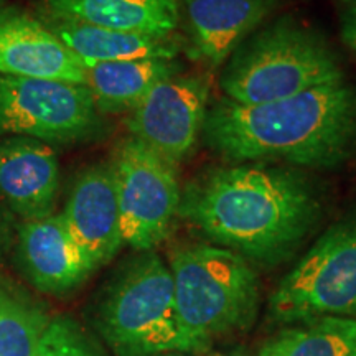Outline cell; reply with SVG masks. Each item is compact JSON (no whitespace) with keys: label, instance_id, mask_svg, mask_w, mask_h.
Returning a JSON list of instances; mask_svg holds the SVG:
<instances>
[{"label":"cell","instance_id":"cell-1","mask_svg":"<svg viewBox=\"0 0 356 356\" xmlns=\"http://www.w3.org/2000/svg\"><path fill=\"white\" fill-rule=\"evenodd\" d=\"M320 211L317 191L304 173L249 162L195 178L181 193L178 213L221 248L275 266L300 248Z\"/></svg>","mask_w":356,"mask_h":356},{"label":"cell","instance_id":"cell-2","mask_svg":"<svg viewBox=\"0 0 356 356\" xmlns=\"http://www.w3.org/2000/svg\"><path fill=\"white\" fill-rule=\"evenodd\" d=\"M202 132L234 163L330 168L356 144V92L341 81L262 104L221 99L208 108Z\"/></svg>","mask_w":356,"mask_h":356},{"label":"cell","instance_id":"cell-3","mask_svg":"<svg viewBox=\"0 0 356 356\" xmlns=\"http://www.w3.org/2000/svg\"><path fill=\"white\" fill-rule=\"evenodd\" d=\"M168 267L190 353H204L216 338L254 323L261 284L243 256L221 246L184 244L170 252Z\"/></svg>","mask_w":356,"mask_h":356},{"label":"cell","instance_id":"cell-4","mask_svg":"<svg viewBox=\"0 0 356 356\" xmlns=\"http://www.w3.org/2000/svg\"><path fill=\"white\" fill-rule=\"evenodd\" d=\"M343 81L335 51L318 33L291 17L248 37L221 76L226 99L262 104Z\"/></svg>","mask_w":356,"mask_h":356},{"label":"cell","instance_id":"cell-5","mask_svg":"<svg viewBox=\"0 0 356 356\" xmlns=\"http://www.w3.org/2000/svg\"><path fill=\"white\" fill-rule=\"evenodd\" d=\"M96 325L115 356L190 353L177 314L172 270L154 251L140 252L115 274Z\"/></svg>","mask_w":356,"mask_h":356},{"label":"cell","instance_id":"cell-6","mask_svg":"<svg viewBox=\"0 0 356 356\" xmlns=\"http://www.w3.org/2000/svg\"><path fill=\"white\" fill-rule=\"evenodd\" d=\"M279 323L356 314V225L333 226L279 282L269 299Z\"/></svg>","mask_w":356,"mask_h":356},{"label":"cell","instance_id":"cell-7","mask_svg":"<svg viewBox=\"0 0 356 356\" xmlns=\"http://www.w3.org/2000/svg\"><path fill=\"white\" fill-rule=\"evenodd\" d=\"M104 132V119L83 84L0 74V137L86 142Z\"/></svg>","mask_w":356,"mask_h":356},{"label":"cell","instance_id":"cell-8","mask_svg":"<svg viewBox=\"0 0 356 356\" xmlns=\"http://www.w3.org/2000/svg\"><path fill=\"white\" fill-rule=\"evenodd\" d=\"M122 243L152 251L168 238L180 211L181 191L175 165L140 140L127 137L115 147L113 162Z\"/></svg>","mask_w":356,"mask_h":356},{"label":"cell","instance_id":"cell-9","mask_svg":"<svg viewBox=\"0 0 356 356\" xmlns=\"http://www.w3.org/2000/svg\"><path fill=\"white\" fill-rule=\"evenodd\" d=\"M210 83L203 76L177 73L159 81L129 113L131 137L172 165L188 157L202 134Z\"/></svg>","mask_w":356,"mask_h":356},{"label":"cell","instance_id":"cell-10","mask_svg":"<svg viewBox=\"0 0 356 356\" xmlns=\"http://www.w3.org/2000/svg\"><path fill=\"white\" fill-rule=\"evenodd\" d=\"M61 216L92 269L118 254L124 243L111 163H95L74 177Z\"/></svg>","mask_w":356,"mask_h":356},{"label":"cell","instance_id":"cell-11","mask_svg":"<svg viewBox=\"0 0 356 356\" xmlns=\"http://www.w3.org/2000/svg\"><path fill=\"white\" fill-rule=\"evenodd\" d=\"M0 74L86 86L83 61L43 20L7 8L0 15Z\"/></svg>","mask_w":356,"mask_h":356},{"label":"cell","instance_id":"cell-12","mask_svg":"<svg viewBox=\"0 0 356 356\" xmlns=\"http://www.w3.org/2000/svg\"><path fill=\"white\" fill-rule=\"evenodd\" d=\"M60 191V162L47 142L0 139V198L25 221L53 215Z\"/></svg>","mask_w":356,"mask_h":356},{"label":"cell","instance_id":"cell-13","mask_svg":"<svg viewBox=\"0 0 356 356\" xmlns=\"http://www.w3.org/2000/svg\"><path fill=\"white\" fill-rule=\"evenodd\" d=\"M17 252L26 279L38 291L51 296L74 291L95 270L71 236L61 213L25 221L19 229Z\"/></svg>","mask_w":356,"mask_h":356},{"label":"cell","instance_id":"cell-14","mask_svg":"<svg viewBox=\"0 0 356 356\" xmlns=\"http://www.w3.org/2000/svg\"><path fill=\"white\" fill-rule=\"evenodd\" d=\"M277 7L279 0H184L190 56L218 68Z\"/></svg>","mask_w":356,"mask_h":356},{"label":"cell","instance_id":"cell-15","mask_svg":"<svg viewBox=\"0 0 356 356\" xmlns=\"http://www.w3.org/2000/svg\"><path fill=\"white\" fill-rule=\"evenodd\" d=\"M48 17L99 29L172 37L181 19L180 0H43Z\"/></svg>","mask_w":356,"mask_h":356},{"label":"cell","instance_id":"cell-16","mask_svg":"<svg viewBox=\"0 0 356 356\" xmlns=\"http://www.w3.org/2000/svg\"><path fill=\"white\" fill-rule=\"evenodd\" d=\"M43 22L84 63L175 60L180 51V43L172 37L118 32L48 15Z\"/></svg>","mask_w":356,"mask_h":356},{"label":"cell","instance_id":"cell-17","mask_svg":"<svg viewBox=\"0 0 356 356\" xmlns=\"http://www.w3.org/2000/svg\"><path fill=\"white\" fill-rule=\"evenodd\" d=\"M86 88L101 114L131 113L162 79L180 73L175 60L84 63Z\"/></svg>","mask_w":356,"mask_h":356},{"label":"cell","instance_id":"cell-18","mask_svg":"<svg viewBox=\"0 0 356 356\" xmlns=\"http://www.w3.org/2000/svg\"><path fill=\"white\" fill-rule=\"evenodd\" d=\"M257 356H356V318L323 317L280 330Z\"/></svg>","mask_w":356,"mask_h":356},{"label":"cell","instance_id":"cell-19","mask_svg":"<svg viewBox=\"0 0 356 356\" xmlns=\"http://www.w3.org/2000/svg\"><path fill=\"white\" fill-rule=\"evenodd\" d=\"M50 318L0 282V356H35Z\"/></svg>","mask_w":356,"mask_h":356},{"label":"cell","instance_id":"cell-20","mask_svg":"<svg viewBox=\"0 0 356 356\" xmlns=\"http://www.w3.org/2000/svg\"><path fill=\"white\" fill-rule=\"evenodd\" d=\"M35 356H102L95 341L68 317L50 320Z\"/></svg>","mask_w":356,"mask_h":356},{"label":"cell","instance_id":"cell-21","mask_svg":"<svg viewBox=\"0 0 356 356\" xmlns=\"http://www.w3.org/2000/svg\"><path fill=\"white\" fill-rule=\"evenodd\" d=\"M341 33L346 44L356 53V7H350L343 17V26H341Z\"/></svg>","mask_w":356,"mask_h":356},{"label":"cell","instance_id":"cell-22","mask_svg":"<svg viewBox=\"0 0 356 356\" xmlns=\"http://www.w3.org/2000/svg\"><path fill=\"white\" fill-rule=\"evenodd\" d=\"M7 241H8V229H7V222H6V218H3V213H2V210H0V259H2L3 252H6Z\"/></svg>","mask_w":356,"mask_h":356},{"label":"cell","instance_id":"cell-23","mask_svg":"<svg viewBox=\"0 0 356 356\" xmlns=\"http://www.w3.org/2000/svg\"><path fill=\"white\" fill-rule=\"evenodd\" d=\"M211 356H249V355L243 353V351H228V353H215Z\"/></svg>","mask_w":356,"mask_h":356},{"label":"cell","instance_id":"cell-24","mask_svg":"<svg viewBox=\"0 0 356 356\" xmlns=\"http://www.w3.org/2000/svg\"><path fill=\"white\" fill-rule=\"evenodd\" d=\"M154 356H186V355L181 353V351H168V353H160Z\"/></svg>","mask_w":356,"mask_h":356},{"label":"cell","instance_id":"cell-25","mask_svg":"<svg viewBox=\"0 0 356 356\" xmlns=\"http://www.w3.org/2000/svg\"><path fill=\"white\" fill-rule=\"evenodd\" d=\"M340 2H343V3H346V6H350V7H356V0H340Z\"/></svg>","mask_w":356,"mask_h":356},{"label":"cell","instance_id":"cell-26","mask_svg":"<svg viewBox=\"0 0 356 356\" xmlns=\"http://www.w3.org/2000/svg\"><path fill=\"white\" fill-rule=\"evenodd\" d=\"M3 10H6V2H3V0H0V15H2Z\"/></svg>","mask_w":356,"mask_h":356}]
</instances>
